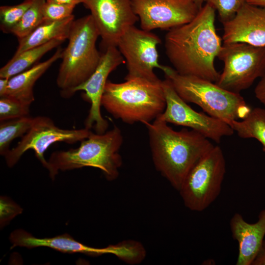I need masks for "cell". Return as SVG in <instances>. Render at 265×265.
Returning a JSON list of instances; mask_svg holds the SVG:
<instances>
[{
	"label": "cell",
	"instance_id": "cell-1",
	"mask_svg": "<svg viewBox=\"0 0 265 265\" xmlns=\"http://www.w3.org/2000/svg\"><path fill=\"white\" fill-rule=\"evenodd\" d=\"M215 18V9L206 3L190 22L166 34V54L178 73L217 81L220 74L214 61L222 45L216 31Z\"/></svg>",
	"mask_w": 265,
	"mask_h": 265
},
{
	"label": "cell",
	"instance_id": "cell-2",
	"mask_svg": "<svg viewBox=\"0 0 265 265\" xmlns=\"http://www.w3.org/2000/svg\"><path fill=\"white\" fill-rule=\"evenodd\" d=\"M160 115L144 124L152 159L156 169L179 190L190 169L214 145L193 130H174Z\"/></svg>",
	"mask_w": 265,
	"mask_h": 265
},
{
	"label": "cell",
	"instance_id": "cell-3",
	"mask_svg": "<svg viewBox=\"0 0 265 265\" xmlns=\"http://www.w3.org/2000/svg\"><path fill=\"white\" fill-rule=\"evenodd\" d=\"M101 105L114 118L127 124L150 123L166 107L162 80L134 79L115 83L107 80Z\"/></svg>",
	"mask_w": 265,
	"mask_h": 265
},
{
	"label": "cell",
	"instance_id": "cell-4",
	"mask_svg": "<svg viewBox=\"0 0 265 265\" xmlns=\"http://www.w3.org/2000/svg\"><path fill=\"white\" fill-rule=\"evenodd\" d=\"M100 36L90 14L74 20L70 28L68 43L63 50L56 78L60 95L69 98L76 88L84 82L96 70L102 54L96 48Z\"/></svg>",
	"mask_w": 265,
	"mask_h": 265
},
{
	"label": "cell",
	"instance_id": "cell-5",
	"mask_svg": "<svg viewBox=\"0 0 265 265\" xmlns=\"http://www.w3.org/2000/svg\"><path fill=\"white\" fill-rule=\"evenodd\" d=\"M123 141L121 131L116 126L103 133L91 132L78 148L51 154L48 161L50 176L53 180L59 170L92 167L101 170L107 180L113 181L118 177L122 165L119 152Z\"/></svg>",
	"mask_w": 265,
	"mask_h": 265
},
{
	"label": "cell",
	"instance_id": "cell-6",
	"mask_svg": "<svg viewBox=\"0 0 265 265\" xmlns=\"http://www.w3.org/2000/svg\"><path fill=\"white\" fill-rule=\"evenodd\" d=\"M162 71L185 102L197 105L208 115L230 126L234 121L244 119L252 109L239 93L223 88L215 82L180 74L168 66H164Z\"/></svg>",
	"mask_w": 265,
	"mask_h": 265
},
{
	"label": "cell",
	"instance_id": "cell-7",
	"mask_svg": "<svg viewBox=\"0 0 265 265\" xmlns=\"http://www.w3.org/2000/svg\"><path fill=\"white\" fill-rule=\"evenodd\" d=\"M225 173L223 152L214 145L190 169L178 190L185 206L195 212L207 209L219 195Z\"/></svg>",
	"mask_w": 265,
	"mask_h": 265
},
{
	"label": "cell",
	"instance_id": "cell-8",
	"mask_svg": "<svg viewBox=\"0 0 265 265\" xmlns=\"http://www.w3.org/2000/svg\"><path fill=\"white\" fill-rule=\"evenodd\" d=\"M217 57L223 62L224 68L215 83L235 93L250 87L265 69V47L240 42L223 43Z\"/></svg>",
	"mask_w": 265,
	"mask_h": 265
},
{
	"label": "cell",
	"instance_id": "cell-9",
	"mask_svg": "<svg viewBox=\"0 0 265 265\" xmlns=\"http://www.w3.org/2000/svg\"><path fill=\"white\" fill-rule=\"evenodd\" d=\"M91 131L84 127L79 129H64L56 126L53 120L46 116L34 117L30 130L21 138L14 148L4 156L7 165L11 167L28 150L34 151L36 157L47 169L49 163L44 153L53 143L63 142L73 144L87 138Z\"/></svg>",
	"mask_w": 265,
	"mask_h": 265
},
{
	"label": "cell",
	"instance_id": "cell-10",
	"mask_svg": "<svg viewBox=\"0 0 265 265\" xmlns=\"http://www.w3.org/2000/svg\"><path fill=\"white\" fill-rule=\"evenodd\" d=\"M160 43L161 40L158 35L138 28L134 25L124 32L117 47L127 64L128 72L125 80H160L154 71L155 68L162 70L164 66L159 62L157 46Z\"/></svg>",
	"mask_w": 265,
	"mask_h": 265
},
{
	"label": "cell",
	"instance_id": "cell-11",
	"mask_svg": "<svg viewBox=\"0 0 265 265\" xmlns=\"http://www.w3.org/2000/svg\"><path fill=\"white\" fill-rule=\"evenodd\" d=\"M162 85L166 107L160 115L167 123L190 128L216 143L234 133V130L227 123L192 108L178 94L168 79L162 80Z\"/></svg>",
	"mask_w": 265,
	"mask_h": 265
},
{
	"label": "cell",
	"instance_id": "cell-12",
	"mask_svg": "<svg viewBox=\"0 0 265 265\" xmlns=\"http://www.w3.org/2000/svg\"><path fill=\"white\" fill-rule=\"evenodd\" d=\"M142 29L170 30L193 19L200 8L193 0H132Z\"/></svg>",
	"mask_w": 265,
	"mask_h": 265
},
{
	"label": "cell",
	"instance_id": "cell-13",
	"mask_svg": "<svg viewBox=\"0 0 265 265\" xmlns=\"http://www.w3.org/2000/svg\"><path fill=\"white\" fill-rule=\"evenodd\" d=\"M90 15L102 38L105 50L116 46L121 36L138 21L132 0H81Z\"/></svg>",
	"mask_w": 265,
	"mask_h": 265
},
{
	"label": "cell",
	"instance_id": "cell-14",
	"mask_svg": "<svg viewBox=\"0 0 265 265\" xmlns=\"http://www.w3.org/2000/svg\"><path fill=\"white\" fill-rule=\"evenodd\" d=\"M124 58L116 46L107 48L99 65L90 77L76 89V92H84L83 98L91 105L88 115L84 121L85 128H92L97 133L106 132L108 123L101 112V100L107 78L110 73L124 63Z\"/></svg>",
	"mask_w": 265,
	"mask_h": 265
},
{
	"label": "cell",
	"instance_id": "cell-15",
	"mask_svg": "<svg viewBox=\"0 0 265 265\" xmlns=\"http://www.w3.org/2000/svg\"><path fill=\"white\" fill-rule=\"evenodd\" d=\"M222 24L224 44L265 47V7L245 2L232 19Z\"/></svg>",
	"mask_w": 265,
	"mask_h": 265
},
{
	"label": "cell",
	"instance_id": "cell-16",
	"mask_svg": "<svg viewBox=\"0 0 265 265\" xmlns=\"http://www.w3.org/2000/svg\"><path fill=\"white\" fill-rule=\"evenodd\" d=\"M232 237L238 245L237 265H252L265 236V209L262 210L257 221L246 222L242 215L235 213L230 221Z\"/></svg>",
	"mask_w": 265,
	"mask_h": 265
},
{
	"label": "cell",
	"instance_id": "cell-17",
	"mask_svg": "<svg viewBox=\"0 0 265 265\" xmlns=\"http://www.w3.org/2000/svg\"><path fill=\"white\" fill-rule=\"evenodd\" d=\"M63 50L58 48L46 61L36 63L27 70L10 78L4 96L14 98L30 106L34 101L33 87L35 82L54 62L61 58Z\"/></svg>",
	"mask_w": 265,
	"mask_h": 265
},
{
	"label": "cell",
	"instance_id": "cell-18",
	"mask_svg": "<svg viewBox=\"0 0 265 265\" xmlns=\"http://www.w3.org/2000/svg\"><path fill=\"white\" fill-rule=\"evenodd\" d=\"M74 15L56 21H44L27 36L18 39L19 44L14 55L26 50L47 43L54 39H68Z\"/></svg>",
	"mask_w": 265,
	"mask_h": 265
},
{
	"label": "cell",
	"instance_id": "cell-19",
	"mask_svg": "<svg viewBox=\"0 0 265 265\" xmlns=\"http://www.w3.org/2000/svg\"><path fill=\"white\" fill-rule=\"evenodd\" d=\"M63 42L59 39H54L13 55L7 63L0 68V78L10 79L27 70L47 53L58 47Z\"/></svg>",
	"mask_w": 265,
	"mask_h": 265
},
{
	"label": "cell",
	"instance_id": "cell-20",
	"mask_svg": "<svg viewBox=\"0 0 265 265\" xmlns=\"http://www.w3.org/2000/svg\"><path fill=\"white\" fill-rule=\"evenodd\" d=\"M231 126L239 137L258 141L265 152V109L254 108L244 119L234 121Z\"/></svg>",
	"mask_w": 265,
	"mask_h": 265
},
{
	"label": "cell",
	"instance_id": "cell-21",
	"mask_svg": "<svg viewBox=\"0 0 265 265\" xmlns=\"http://www.w3.org/2000/svg\"><path fill=\"white\" fill-rule=\"evenodd\" d=\"M34 117L26 116L0 121V154L4 156L10 150L12 141L22 137L31 128Z\"/></svg>",
	"mask_w": 265,
	"mask_h": 265
},
{
	"label": "cell",
	"instance_id": "cell-22",
	"mask_svg": "<svg viewBox=\"0 0 265 265\" xmlns=\"http://www.w3.org/2000/svg\"><path fill=\"white\" fill-rule=\"evenodd\" d=\"M46 0H33L18 24L10 33L22 39L32 32L44 22L43 7Z\"/></svg>",
	"mask_w": 265,
	"mask_h": 265
},
{
	"label": "cell",
	"instance_id": "cell-23",
	"mask_svg": "<svg viewBox=\"0 0 265 265\" xmlns=\"http://www.w3.org/2000/svg\"><path fill=\"white\" fill-rule=\"evenodd\" d=\"M33 2V0H25L16 5L1 6L0 30L4 33H10L12 29L18 24Z\"/></svg>",
	"mask_w": 265,
	"mask_h": 265
},
{
	"label": "cell",
	"instance_id": "cell-24",
	"mask_svg": "<svg viewBox=\"0 0 265 265\" xmlns=\"http://www.w3.org/2000/svg\"><path fill=\"white\" fill-rule=\"evenodd\" d=\"M30 106L7 96L0 97V121L28 116Z\"/></svg>",
	"mask_w": 265,
	"mask_h": 265
},
{
	"label": "cell",
	"instance_id": "cell-25",
	"mask_svg": "<svg viewBox=\"0 0 265 265\" xmlns=\"http://www.w3.org/2000/svg\"><path fill=\"white\" fill-rule=\"evenodd\" d=\"M205 2L217 11L222 23L232 19L246 2L245 0H205Z\"/></svg>",
	"mask_w": 265,
	"mask_h": 265
},
{
	"label": "cell",
	"instance_id": "cell-26",
	"mask_svg": "<svg viewBox=\"0 0 265 265\" xmlns=\"http://www.w3.org/2000/svg\"><path fill=\"white\" fill-rule=\"evenodd\" d=\"M76 6L46 0L43 7L44 21H56L67 18L73 15Z\"/></svg>",
	"mask_w": 265,
	"mask_h": 265
},
{
	"label": "cell",
	"instance_id": "cell-27",
	"mask_svg": "<svg viewBox=\"0 0 265 265\" xmlns=\"http://www.w3.org/2000/svg\"><path fill=\"white\" fill-rule=\"evenodd\" d=\"M0 204L1 226H3L17 215L22 212L21 208L7 197H1Z\"/></svg>",
	"mask_w": 265,
	"mask_h": 265
},
{
	"label": "cell",
	"instance_id": "cell-28",
	"mask_svg": "<svg viewBox=\"0 0 265 265\" xmlns=\"http://www.w3.org/2000/svg\"><path fill=\"white\" fill-rule=\"evenodd\" d=\"M260 78V80L255 88L254 93L256 98L265 107V69Z\"/></svg>",
	"mask_w": 265,
	"mask_h": 265
},
{
	"label": "cell",
	"instance_id": "cell-29",
	"mask_svg": "<svg viewBox=\"0 0 265 265\" xmlns=\"http://www.w3.org/2000/svg\"><path fill=\"white\" fill-rule=\"evenodd\" d=\"M252 265H265V240L258 252Z\"/></svg>",
	"mask_w": 265,
	"mask_h": 265
},
{
	"label": "cell",
	"instance_id": "cell-30",
	"mask_svg": "<svg viewBox=\"0 0 265 265\" xmlns=\"http://www.w3.org/2000/svg\"><path fill=\"white\" fill-rule=\"evenodd\" d=\"M9 79L0 78V97L4 96L6 92Z\"/></svg>",
	"mask_w": 265,
	"mask_h": 265
},
{
	"label": "cell",
	"instance_id": "cell-31",
	"mask_svg": "<svg viewBox=\"0 0 265 265\" xmlns=\"http://www.w3.org/2000/svg\"><path fill=\"white\" fill-rule=\"evenodd\" d=\"M54 1L65 4H71L77 5L80 3H81V0H53Z\"/></svg>",
	"mask_w": 265,
	"mask_h": 265
},
{
	"label": "cell",
	"instance_id": "cell-32",
	"mask_svg": "<svg viewBox=\"0 0 265 265\" xmlns=\"http://www.w3.org/2000/svg\"><path fill=\"white\" fill-rule=\"evenodd\" d=\"M245 1L252 5L265 7V0H245Z\"/></svg>",
	"mask_w": 265,
	"mask_h": 265
},
{
	"label": "cell",
	"instance_id": "cell-33",
	"mask_svg": "<svg viewBox=\"0 0 265 265\" xmlns=\"http://www.w3.org/2000/svg\"><path fill=\"white\" fill-rule=\"evenodd\" d=\"M197 6L200 9L204 5L205 0H193Z\"/></svg>",
	"mask_w": 265,
	"mask_h": 265
}]
</instances>
